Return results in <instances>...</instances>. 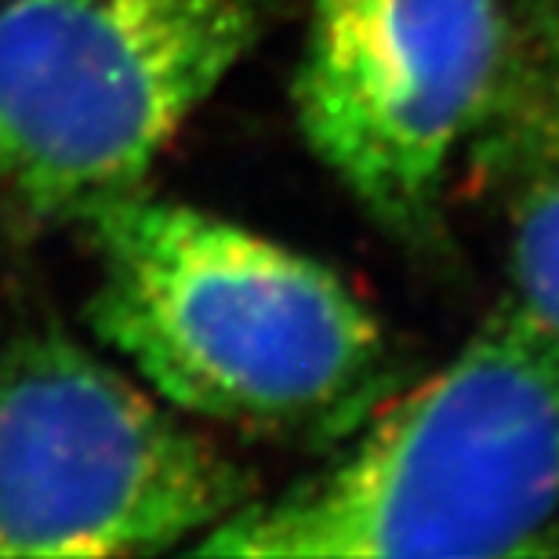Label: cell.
I'll list each match as a JSON object with an SVG mask.
<instances>
[{"label": "cell", "mask_w": 559, "mask_h": 559, "mask_svg": "<svg viewBox=\"0 0 559 559\" xmlns=\"http://www.w3.org/2000/svg\"><path fill=\"white\" fill-rule=\"evenodd\" d=\"M251 501L226 451L66 334L0 360V559L193 549Z\"/></svg>", "instance_id": "obj_4"}, {"label": "cell", "mask_w": 559, "mask_h": 559, "mask_svg": "<svg viewBox=\"0 0 559 559\" xmlns=\"http://www.w3.org/2000/svg\"><path fill=\"white\" fill-rule=\"evenodd\" d=\"M92 226L95 334L167 407L323 440L378 407L385 334L323 262L145 189Z\"/></svg>", "instance_id": "obj_1"}, {"label": "cell", "mask_w": 559, "mask_h": 559, "mask_svg": "<svg viewBox=\"0 0 559 559\" xmlns=\"http://www.w3.org/2000/svg\"><path fill=\"white\" fill-rule=\"evenodd\" d=\"M501 62V0H312L295 81L301 135L371 215L411 229Z\"/></svg>", "instance_id": "obj_5"}, {"label": "cell", "mask_w": 559, "mask_h": 559, "mask_svg": "<svg viewBox=\"0 0 559 559\" xmlns=\"http://www.w3.org/2000/svg\"><path fill=\"white\" fill-rule=\"evenodd\" d=\"M259 33L262 0H4L0 193L51 222L139 193Z\"/></svg>", "instance_id": "obj_3"}, {"label": "cell", "mask_w": 559, "mask_h": 559, "mask_svg": "<svg viewBox=\"0 0 559 559\" xmlns=\"http://www.w3.org/2000/svg\"><path fill=\"white\" fill-rule=\"evenodd\" d=\"M512 306L559 331V48L545 73L512 200Z\"/></svg>", "instance_id": "obj_6"}, {"label": "cell", "mask_w": 559, "mask_h": 559, "mask_svg": "<svg viewBox=\"0 0 559 559\" xmlns=\"http://www.w3.org/2000/svg\"><path fill=\"white\" fill-rule=\"evenodd\" d=\"M559 549V331L506 301L451 364L356 425L323 473L193 549L240 559H495Z\"/></svg>", "instance_id": "obj_2"}]
</instances>
